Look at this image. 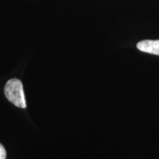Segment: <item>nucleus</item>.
Masks as SVG:
<instances>
[{
    "instance_id": "f257e3e1",
    "label": "nucleus",
    "mask_w": 159,
    "mask_h": 159,
    "mask_svg": "<svg viewBox=\"0 0 159 159\" xmlns=\"http://www.w3.org/2000/svg\"><path fill=\"white\" fill-rule=\"evenodd\" d=\"M5 94L10 102L18 108H25L27 107L23 84L20 80H9L5 86Z\"/></svg>"
},
{
    "instance_id": "7ed1b4c3",
    "label": "nucleus",
    "mask_w": 159,
    "mask_h": 159,
    "mask_svg": "<svg viewBox=\"0 0 159 159\" xmlns=\"http://www.w3.org/2000/svg\"><path fill=\"white\" fill-rule=\"evenodd\" d=\"M6 150L3 145L0 143V159H5L6 158Z\"/></svg>"
},
{
    "instance_id": "f03ea898",
    "label": "nucleus",
    "mask_w": 159,
    "mask_h": 159,
    "mask_svg": "<svg viewBox=\"0 0 159 159\" xmlns=\"http://www.w3.org/2000/svg\"><path fill=\"white\" fill-rule=\"evenodd\" d=\"M139 50L156 55H159V40H144L136 45Z\"/></svg>"
}]
</instances>
